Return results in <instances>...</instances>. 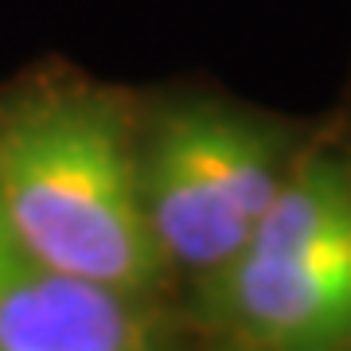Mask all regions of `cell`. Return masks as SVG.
<instances>
[{
    "label": "cell",
    "mask_w": 351,
    "mask_h": 351,
    "mask_svg": "<svg viewBox=\"0 0 351 351\" xmlns=\"http://www.w3.org/2000/svg\"><path fill=\"white\" fill-rule=\"evenodd\" d=\"M0 207L39 269L145 297L164 274L141 149L101 94H39L0 117Z\"/></svg>",
    "instance_id": "1"
},
{
    "label": "cell",
    "mask_w": 351,
    "mask_h": 351,
    "mask_svg": "<svg viewBox=\"0 0 351 351\" xmlns=\"http://www.w3.org/2000/svg\"><path fill=\"white\" fill-rule=\"evenodd\" d=\"M348 351H351V348H348Z\"/></svg>",
    "instance_id": "6"
},
{
    "label": "cell",
    "mask_w": 351,
    "mask_h": 351,
    "mask_svg": "<svg viewBox=\"0 0 351 351\" xmlns=\"http://www.w3.org/2000/svg\"><path fill=\"white\" fill-rule=\"evenodd\" d=\"M0 351H160L137 297L32 265L0 297Z\"/></svg>",
    "instance_id": "4"
},
{
    "label": "cell",
    "mask_w": 351,
    "mask_h": 351,
    "mask_svg": "<svg viewBox=\"0 0 351 351\" xmlns=\"http://www.w3.org/2000/svg\"><path fill=\"white\" fill-rule=\"evenodd\" d=\"M27 269H32V262H27V254H24V246H20V239H16L12 223H8V215L0 207V297H4Z\"/></svg>",
    "instance_id": "5"
},
{
    "label": "cell",
    "mask_w": 351,
    "mask_h": 351,
    "mask_svg": "<svg viewBox=\"0 0 351 351\" xmlns=\"http://www.w3.org/2000/svg\"><path fill=\"white\" fill-rule=\"evenodd\" d=\"M274 133L207 101L168 110L141 145V195L168 265L211 277L234 262L285 184Z\"/></svg>",
    "instance_id": "2"
},
{
    "label": "cell",
    "mask_w": 351,
    "mask_h": 351,
    "mask_svg": "<svg viewBox=\"0 0 351 351\" xmlns=\"http://www.w3.org/2000/svg\"><path fill=\"white\" fill-rule=\"evenodd\" d=\"M211 308L250 351L351 348V230L336 239L246 246L207 277Z\"/></svg>",
    "instance_id": "3"
}]
</instances>
